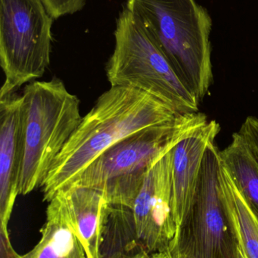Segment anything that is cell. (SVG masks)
<instances>
[{
	"label": "cell",
	"mask_w": 258,
	"mask_h": 258,
	"mask_svg": "<svg viewBox=\"0 0 258 258\" xmlns=\"http://www.w3.org/2000/svg\"><path fill=\"white\" fill-rule=\"evenodd\" d=\"M180 113L139 89L111 86L82 118L55 160L41 188L43 200L69 185L112 146L139 131L174 119Z\"/></svg>",
	"instance_id": "1"
},
{
	"label": "cell",
	"mask_w": 258,
	"mask_h": 258,
	"mask_svg": "<svg viewBox=\"0 0 258 258\" xmlns=\"http://www.w3.org/2000/svg\"><path fill=\"white\" fill-rule=\"evenodd\" d=\"M209 121L200 112L180 113L172 120L142 129L100 155L69 185L98 189L111 206L132 210L149 168Z\"/></svg>",
	"instance_id": "2"
},
{
	"label": "cell",
	"mask_w": 258,
	"mask_h": 258,
	"mask_svg": "<svg viewBox=\"0 0 258 258\" xmlns=\"http://www.w3.org/2000/svg\"><path fill=\"white\" fill-rule=\"evenodd\" d=\"M183 84L204 99L213 82L212 20L196 0H127Z\"/></svg>",
	"instance_id": "3"
},
{
	"label": "cell",
	"mask_w": 258,
	"mask_h": 258,
	"mask_svg": "<svg viewBox=\"0 0 258 258\" xmlns=\"http://www.w3.org/2000/svg\"><path fill=\"white\" fill-rule=\"evenodd\" d=\"M24 158L20 195L41 187L82 120L80 102L60 79L33 81L23 92Z\"/></svg>",
	"instance_id": "4"
},
{
	"label": "cell",
	"mask_w": 258,
	"mask_h": 258,
	"mask_svg": "<svg viewBox=\"0 0 258 258\" xmlns=\"http://www.w3.org/2000/svg\"><path fill=\"white\" fill-rule=\"evenodd\" d=\"M115 45L106 67L111 86L139 89L178 113L198 112L200 101L183 84L140 20L126 6L117 20Z\"/></svg>",
	"instance_id": "5"
},
{
	"label": "cell",
	"mask_w": 258,
	"mask_h": 258,
	"mask_svg": "<svg viewBox=\"0 0 258 258\" xmlns=\"http://www.w3.org/2000/svg\"><path fill=\"white\" fill-rule=\"evenodd\" d=\"M53 18L42 0H0V98L41 78L50 63Z\"/></svg>",
	"instance_id": "6"
},
{
	"label": "cell",
	"mask_w": 258,
	"mask_h": 258,
	"mask_svg": "<svg viewBox=\"0 0 258 258\" xmlns=\"http://www.w3.org/2000/svg\"><path fill=\"white\" fill-rule=\"evenodd\" d=\"M219 153L215 143L206 150L193 206L171 242L193 258H239L220 194Z\"/></svg>",
	"instance_id": "7"
},
{
	"label": "cell",
	"mask_w": 258,
	"mask_h": 258,
	"mask_svg": "<svg viewBox=\"0 0 258 258\" xmlns=\"http://www.w3.org/2000/svg\"><path fill=\"white\" fill-rule=\"evenodd\" d=\"M172 150L148 170L133 204L136 235L148 252H164L177 233L172 212Z\"/></svg>",
	"instance_id": "8"
},
{
	"label": "cell",
	"mask_w": 258,
	"mask_h": 258,
	"mask_svg": "<svg viewBox=\"0 0 258 258\" xmlns=\"http://www.w3.org/2000/svg\"><path fill=\"white\" fill-rule=\"evenodd\" d=\"M24 158L22 95L0 98V227L8 228L20 183Z\"/></svg>",
	"instance_id": "9"
},
{
	"label": "cell",
	"mask_w": 258,
	"mask_h": 258,
	"mask_svg": "<svg viewBox=\"0 0 258 258\" xmlns=\"http://www.w3.org/2000/svg\"><path fill=\"white\" fill-rule=\"evenodd\" d=\"M221 129L216 120H209L172 150V212L177 232L193 206L206 150L215 143Z\"/></svg>",
	"instance_id": "10"
},
{
	"label": "cell",
	"mask_w": 258,
	"mask_h": 258,
	"mask_svg": "<svg viewBox=\"0 0 258 258\" xmlns=\"http://www.w3.org/2000/svg\"><path fill=\"white\" fill-rule=\"evenodd\" d=\"M57 192L63 199L87 258H100L112 207L106 196L98 189L74 185H68Z\"/></svg>",
	"instance_id": "11"
},
{
	"label": "cell",
	"mask_w": 258,
	"mask_h": 258,
	"mask_svg": "<svg viewBox=\"0 0 258 258\" xmlns=\"http://www.w3.org/2000/svg\"><path fill=\"white\" fill-rule=\"evenodd\" d=\"M40 233L39 242L20 258H87L59 192L48 202Z\"/></svg>",
	"instance_id": "12"
},
{
	"label": "cell",
	"mask_w": 258,
	"mask_h": 258,
	"mask_svg": "<svg viewBox=\"0 0 258 258\" xmlns=\"http://www.w3.org/2000/svg\"><path fill=\"white\" fill-rule=\"evenodd\" d=\"M219 184L221 200L239 248L245 258H258V217L221 162Z\"/></svg>",
	"instance_id": "13"
},
{
	"label": "cell",
	"mask_w": 258,
	"mask_h": 258,
	"mask_svg": "<svg viewBox=\"0 0 258 258\" xmlns=\"http://www.w3.org/2000/svg\"><path fill=\"white\" fill-rule=\"evenodd\" d=\"M220 159L235 185L258 217V154L240 132L232 135L230 144L220 151Z\"/></svg>",
	"instance_id": "14"
},
{
	"label": "cell",
	"mask_w": 258,
	"mask_h": 258,
	"mask_svg": "<svg viewBox=\"0 0 258 258\" xmlns=\"http://www.w3.org/2000/svg\"><path fill=\"white\" fill-rule=\"evenodd\" d=\"M86 0H42L45 8L55 19L72 15L81 10Z\"/></svg>",
	"instance_id": "15"
},
{
	"label": "cell",
	"mask_w": 258,
	"mask_h": 258,
	"mask_svg": "<svg viewBox=\"0 0 258 258\" xmlns=\"http://www.w3.org/2000/svg\"><path fill=\"white\" fill-rule=\"evenodd\" d=\"M239 132L243 134L251 143L258 154V119L254 116H248L241 126Z\"/></svg>",
	"instance_id": "16"
},
{
	"label": "cell",
	"mask_w": 258,
	"mask_h": 258,
	"mask_svg": "<svg viewBox=\"0 0 258 258\" xmlns=\"http://www.w3.org/2000/svg\"><path fill=\"white\" fill-rule=\"evenodd\" d=\"M0 258H20L11 243L8 228L3 227H0Z\"/></svg>",
	"instance_id": "17"
},
{
	"label": "cell",
	"mask_w": 258,
	"mask_h": 258,
	"mask_svg": "<svg viewBox=\"0 0 258 258\" xmlns=\"http://www.w3.org/2000/svg\"><path fill=\"white\" fill-rule=\"evenodd\" d=\"M164 252L167 258H193L190 254L183 251L178 245L171 242L167 249Z\"/></svg>",
	"instance_id": "18"
},
{
	"label": "cell",
	"mask_w": 258,
	"mask_h": 258,
	"mask_svg": "<svg viewBox=\"0 0 258 258\" xmlns=\"http://www.w3.org/2000/svg\"><path fill=\"white\" fill-rule=\"evenodd\" d=\"M130 258H167L165 252H148L146 250H142Z\"/></svg>",
	"instance_id": "19"
}]
</instances>
